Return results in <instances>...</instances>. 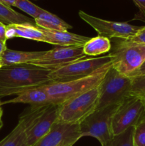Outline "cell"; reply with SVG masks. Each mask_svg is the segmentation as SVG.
Instances as JSON below:
<instances>
[{"instance_id":"16","label":"cell","mask_w":145,"mask_h":146,"mask_svg":"<svg viewBox=\"0 0 145 146\" xmlns=\"http://www.w3.org/2000/svg\"><path fill=\"white\" fill-rule=\"evenodd\" d=\"M6 37L7 39L20 37L26 39L48 43L46 36L36 24H11L7 26Z\"/></svg>"},{"instance_id":"9","label":"cell","mask_w":145,"mask_h":146,"mask_svg":"<svg viewBox=\"0 0 145 146\" xmlns=\"http://www.w3.org/2000/svg\"><path fill=\"white\" fill-rule=\"evenodd\" d=\"M78 15L81 19L92 27L99 36L108 38L129 39L139 31L142 27H137L127 22H117L100 19L90 15L83 11H79Z\"/></svg>"},{"instance_id":"18","label":"cell","mask_w":145,"mask_h":146,"mask_svg":"<svg viewBox=\"0 0 145 146\" xmlns=\"http://www.w3.org/2000/svg\"><path fill=\"white\" fill-rule=\"evenodd\" d=\"M37 27L48 30H56V31H68L72 29L70 25L65 21L55 14L48 12L44 9L37 18L34 19Z\"/></svg>"},{"instance_id":"3","label":"cell","mask_w":145,"mask_h":146,"mask_svg":"<svg viewBox=\"0 0 145 146\" xmlns=\"http://www.w3.org/2000/svg\"><path fill=\"white\" fill-rule=\"evenodd\" d=\"M117 39L109 53L112 66L119 74L129 77L145 61V44Z\"/></svg>"},{"instance_id":"21","label":"cell","mask_w":145,"mask_h":146,"mask_svg":"<svg viewBox=\"0 0 145 146\" xmlns=\"http://www.w3.org/2000/svg\"><path fill=\"white\" fill-rule=\"evenodd\" d=\"M14 7H17L21 11L26 13L34 19L37 18L41 11L44 10V9L38 7L29 0H16Z\"/></svg>"},{"instance_id":"14","label":"cell","mask_w":145,"mask_h":146,"mask_svg":"<svg viewBox=\"0 0 145 146\" xmlns=\"http://www.w3.org/2000/svg\"><path fill=\"white\" fill-rule=\"evenodd\" d=\"M38 28L46 36L48 44L57 46H82L91 38L68 31H56L45 29L41 27Z\"/></svg>"},{"instance_id":"26","label":"cell","mask_w":145,"mask_h":146,"mask_svg":"<svg viewBox=\"0 0 145 146\" xmlns=\"http://www.w3.org/2000/svg\"><path fill=\"white\" fill-rule=\"evenodd\" d=\"M129 40L134 42L145 44V26L141 27L139 31L133 37L129 38Z\"/></svg>"},{"instance_id":"28","label":"cell","mask_w":145,"mask_h":146,"mask_svg":"<svg viewBox=\"0 0 145 146\" xmlns=\"http://www.w3.org/2000/svg\"><path fill=\"white\" fill-rule=\"evenodd\" d=\"M6 31H7V26L2 24H0V41L3 42H7Z\"/></svg>"},{"instance_id":"15","label":"cell","mask_w":145,"mask_h":146,"mask_svg":"<svg viewBox=\"0 0 145 146\" xmlns=\"http://www.w3.org/2000/svg\"><path fill=\"white\" fill-rule=\"evenodd\" d=\"M1 106L7 104H27L31 106L50 105V98L44 85L25 90L17 94L16 97L1 103Z\"/></svg>"},{"instance_id":"12","label":"cell","mask_w":145,"mask_h":146,"mask_svg":"<svg viewBox=\"0 0 145 146\" xmlns=\"http://www.w3.org/2000/svg\"><path fill=\"white\" fill-rule=\"evenodd\" d=\"M80 138L79 124L56 122L51 131L33 146H58L68 141L76 143Z\"/></svg>"},{"instance_id":"36","label":"cell","mask_w":145,"mask_h":146,"mask_svg":"<svg viewBox=\"0 0 145 146\" xmlns=\"http://www.w3.org/2000/svg\"><path fill=\"white\" fill-rule=\"evenodd\" d=\"M1 24V23H0V24Z\"/></svg>"},{"instance_id":"2","label":"cell","mask_w":145,"mask_h":146,"mask_svg":"<svg viewBox=\"0 0 145 146\" xmlns=\"http://www.w3.org/2000/svg\"><path fill=\"white\" fill-rule=\"evenodd\" d=\"M111 67L112 63L109 61L96 71L83 78L64 82H52L44 85L49 96L51 104L61 105L80 94L98 86Z\"/></svg>"},{"instance_id":"20","label":"cell","mask_w":145,"mask_h":146,"mask_svg":"<svg viewBox=\"0 0 145 146\" xmlns=\"http://www.w3.org/2000/svg\"><path fill=\"white\" fill-rule=\"evenodd\" d=\"M0 23L6 26L11 24H36L33 19L14 11L13 9L0 2Z\"/></svg>"},{"instance_id":"10","label":"cell","mask_w":145,"mask_h":146,"mask_svg":"<svg viewBox=\"0 0 145 146\" xmlns=\"http://www.w3.org/2000/svg\"><path fill=\"white\" fill-rule=\"evenodd\" d=\"M86 57L88 56L83 52V46H56L50 51H46L42 56L28 63V64L52 71L70 63Z\"/></svg>"},{"instance_id":"11","label":"cell","mask_w":145,"mask_h":146,"mask_svg":"<svg viewBox=\"0 0 145 146\" xmlns=\"http://www.w3.org/2000/svg\"><path fill=\"white\" fill-rule=\"evenodd\" d=\"M58 115V106L50 104L34 118L26 129L28 146L35 145L51 131L57 122Z\"/></svg>"},{"instance_id":"29","label":"cell","mask_w":145,"mask_h":146,"mask_svg":"<svg viewBox=\"0 0 145 146\" xmlns=\"http://www.w3.org/2000/svg\"><path fill=\"white\" fill-rule=\"evenodd\" d=\"M15 1L16 0H0V2H1L2 4H5V5L8 6L9 7H14Z\"/></svg>"},{"instance_id":"25","label":"cell","mask_w":145,"mask_h":146,"mask_svg":"<svg viewBox=\"0 0 145 146\" xmlns=\"http://www.w3.org/2000/svg\"><path fill=\"white\" fill-rule=\"evenodd\" d=\"M134 4L139 9V12L135 14L134 20H141L145 22V0H132Z\"/></svg>"},{"instance_id":"22","label":"cell","mask_w":145,"mask_h":146,"mask_svg":"<svg viewBox=\"0 0 145 146\" xmlns=\"http://www.w3.org/2000/svg\"><path fill=\"white\" fill-rule=\"evenodd\" d=\"M134 127H131L122 133L114 135L108 146H134L133 133Z\"/></svg>"},{"instance_id":"34","label":"cell","mask_w":145,"mask_h":146,"mask_svg":"<svg viewBox=\"0 0 145 146\" xmlns=\"http://www.w3.org/2000/svg\"><path fill=\"white\" fill-rule=\"evenodd\" d=\"M2 126H3V122L2 121H1V122H0V129L2 128Z\"/></svg>"},{"instance_id":"6","label":"cell","mask_w":145,"mask_h":146,"mask_svg":"<svg viewBox=\"0 0 145 146\" xmlns=\"http://www.w3.org/2000/svg\"><path fill=\"white\" fill-rule=\"evenodd\" d=\"M99 87L100 97L97 108L119 105L132 95V78L119 74L112 66Z\"/></svg>"},{"instance_id":"4","label":"cell","mask_w":145,"mask_h":146,"mask_svg":"<svg viewBox=\"0 0 145 146\" xmlns=\"http://www.w3.org/2000/svg\"><path fill=\"white\" fill-rule=\"evenodd\" d=\"M99 97L98 86L58 105L57 122L79 124L97 109Z\"/></svg>"},{"instance_id":"7","label":"cell","mask_w":145,"mask_h":146,"mask_svg":"<svg viewBox=\"0 0 145 146\" xmlns=\"http://www.w3.org/2000/svg\"><path fill=\"white\" fill-rule=\"evenodd\" d=\"M145 118V105L142 96L132 94L119 104L112 116V131L114 135L134 127Z\"/></svg>"},{"instance_id":"24","label":"cell","mask_w":145,"mask_h":146,"mask_svg":"<svg viewBox=\"0 0 145 146\" xmlns=\"http://www.w3.org/2000/svg\"><path fill=\"white\" fill-rule=\"evenodd\" d=\"M132 78V94L142 96L145 94V76Z\"/></svg>"},{"instance_id":"33","label":"cell","mask_w":145,"mask_h":146,"mask_svg":"<svg viewBox=\"0 0 145 146\" xmlns=\"http://www.w3.org/2000/svg\"><path fill=\"white\" fill-rule=\"evenodd\" d=\"M140 96H142V99H143L144 103V105H145V94H143V95Z\"/></svg>"},{"instance_id":"35","label":"cell","mask_w":145,"mask_h":146,"mask_svg":"<svg viewBox=\"0 0 145 146\" xmlns=\"http://www.w3.org/2000/svg\"><path fill=\"white\" fill-rule=\"evenodd\" d=\"M3 66V64H2V62H1V59H0V68H1V67Z\"/></svg>"},{"instance_id":"19","label":"cell","mask_w":145,"mask_h":146,"mask_svg":"<svg viewBox=\"0 0 145 146\" xmlns=\"http://www.w3.org/2000/svg\"><path fill=\"white\" fill-rule=\"evenodd\" d=\"M112 43L107 37L98 36L91 38L83 46V52L87 56H97L109 52Z\"/></svg>"},{"instance_id":"1","label":"cell","mask_w":145,"mask_h":146,"mask_svg":"<svg viewBox=\"0 0 145 146\" xmlns=\"http://www.w3.org/2000/svg\"><path fill=\"white\" fill-rule=\"evenodd\" d=\"M51 71L28 64L4 66L0 68V98L52 83Z\"/></svg>"},{"instance_id":"32","label":"cell","mask_w":145,"mask_h":146,"mask_svg":"<svg viewBox=\"0 0 145 146\" xmlns=\"http://www.w3.org/2000/svg\"><path fill=\"white\" fill-rule=\"evenodd\" d=\"M2 115H3V110H2V108H1V102H0V122L1 121V118H2Z\"/></svg>"},{"instance_id":"5","label":"cell","mask_w":145,"mask_h":146,"mask_svg":"<svg viewBox=\"0 0 145 146\" xmlns=\"http://www.w3.org/2000/svg\"><path fill=\"white\" fill-rule=\"evenodd\" d=\"M118 105L97 108L93 113L79 123L80 137L96 138L102 146H108L114 135L112 131V116Z\"/></svg>"},{"instance_id":"17","label":"cell","mask_w":145,"mask_h":146,"mask_svg":"<svg viewBox=\"0 0 145 146\" xmlns=\"http://www.w3.org/2000/svg\"><path fill=\"white\" fill-rule=\"evenodd\" d=\"M46 51H22L7 48L0 57L3 66L28 64L42 56Z\"/></svg>"},{"instance_id":"30","label":"cell","mask_w":145,"mask_h":146,"mask_svg":"<svg viewBox=\"0 0 145 146\" xmlns=\"http://www.w3.org/2000/svg\"><path fill=\"white\" fill-rule=\"evenodd\" d=\"M7 48V45H6V42H3V41H0V57L2 55L3 53L6 51Z\"/></svg>"},{"instance_id":"31","label":"cell","mask_w":145,"mask_h":146,"mask_svg":"<svg viewBox=\"0 0 145 146\" xmlns=\"http://www.w3.org/2000/svg\"><path fill=\"white\" fill-rule=\"evenodd\" d=\"M75 143V142H73V141H68V142L63 143L61 144V145L58 146H72Z\"/></svg>"},{"instance_id":"13","label":"cell","mask_w":145,"mask_h":146,"mask_svg":"<svg viewBox=\"0 0 145 146\" xmlns=\"http://www.w3.org/2000/svg\"><path fill=\"white\" fill-rule=\"evenodd\" d=\"M47 106H31L26 113H24L20 117L16 126L12 131L0 141V146H28L26 141V129L34 118Z\"/></svg>"},{"instance_id":"27","label":"cell","mask_w":145,"mask_h":146,"mask_svg":"<svg viewBox=\"0 0 145 146\" xmlns=\"http://www.w3.org/2000/svg\"><path fill=\"white\" fill-rule=\"evenodd\" d=\"M138 76H145V61L136 71L132 73L129 77V78H134V77Z\"/></svg>"},{"instance_id":"23","label":"cell","mask_w":145,"mask_h":146,"mask_svg":"<svg viewBox=\"0 0 145 146\" xmlns=\"http://www.w3.org/2000/svg\"><path fill=\"white\" fill-rule=\"evenodd\" d=\"M133 145L134 146H145V118L134 126Z\"/></svg>"},{"instance_id":"8","label":"cell","mask_w":145,"mask_h":146,"mask_svg":"<svg viewBox=\"0 0 145 146\" xmlns=\"http://www.w3.org/2000/svg\"><path fill=\"white\" fill-rule=\"evenodd\" d=\"M109 61H111L109 54L92 58L86 57L51 71L49 76L52 82L78 79L92 74Z\"/></svg>"}]
</instances>
